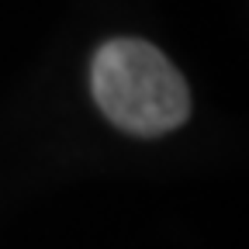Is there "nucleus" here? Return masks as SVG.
<instances>
[{"label":"nucleus","mask_w":249,"mask_h":249,"mask_svg":"<svg viewBox=\"0 0 249 249\" xmlns=\"http://www.w3.org/2000/svg\"><path fill=\"white\" fill-rule=\"evenodd\" d=\"M90 90L118 128L145 139L180 128L191 114V93L177 66L139 38H114L97 49Z\"/></svg>","instance_id":"obj_1"}]
</instances>
